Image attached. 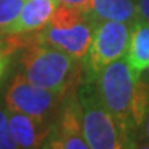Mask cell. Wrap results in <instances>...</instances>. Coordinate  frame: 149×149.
<instances>
[{
  "label": "cell",
  "instance_id": "cell-1",
  "mask_svg": "<svg viewBox=\"0 0 149 149\" xmlns=\"http://www.w3.org/2000/svg\"><path fill=\"white\" fill-rule=\"evenodd\" d=\"M80 59L59 48L35 42L21 57V73L31 83L65 95L80 83Z\"/></svg>",
  "mask_w": 149,
  "mask_h": 149
},
{
  "label": "cell",
  "instance_id": "cell-2",
  "mask_svg": "<svg viewBox=\"0 0 149 149\" xmlns=\"http://www.w3.org/2000/svg\"><path fill=\"white\" fill-rule=\"evenodd\" d=\"M86 142L91 149L130 148L124 130L100 98L95 83L84 80L76 88Z\"/></svg>",
  "mask_w": 149,
  "mask_h": 149
},
{
  "label": "cell",
  "instance_id": "cell-3",
  "mask_svg": "<svg viewBox=\"0 0 149 149\" xmlns=\"http://www.w3.org/2000/svg\"><path fill=\"white\" fill-rule=\"evenodd\" d=\"M95 24L76 7L59 4L46 26L40 29L35 42L59 48L76 59H81L90 48Z\"/></svg>",
  "mask_w": 149,
  "mask_h": 149
},
{
  "label": "cell",
  "instance_id": "cell-4",
  "mask_svg": "<svg viewBox=\"0 0 149 149\" xmlns=\"http://www.w3.org/2000/svg\"><path fill=\"white\" fill-rule=\"evenodd\" d=\"M138 77L139 74L130 68L126 57H123L102 68L94 80L101 101L124 130L130 146L135 144V137L128 127V119L134 86Z\"/></svg>",
  "mask_w": 149,
  "mask_h": 149
},
{
  "label": "cell",
  "instance_id": "cell-5",
  "mask_svg": "<svg viewBox=\"0 0 149 149\" xmlns=\"http://www.w3.org/2000/svg\"><path fill=\"white\" fill-rule=\"evenodd\" d=\"M133 24L120 21L97 22L90 48L83 61L84 80L94 81L97 74L108 64L126 57Z\"/></svg>",
  "mask_w": 149,
  "mask_h": 149
},
{
  "label": "cell",
  "instance_id": "cell-6",
  "mask_svg": "<svg viewBox=\"0 0 149 149\" xmlns=\"http://www.w3.org/2000/svg\"><path fill=\"white\" fill-rule=\"evenodd\" d=\"M64 97L55 91L33 84L22 73H17L7 88L6 104L10 111L19 112L42 122H50Z\"/></svg>",
  "mask_w": 149,
  "mask_h": 149
},
{
  "label": "cell",
  "instance_id": "cell-7",
  "mask_svg": "<svg viewBox=\"0 0 149 149\" xmlns=\"http://www.w3.org/2000/svg\"><path fill=\"white\" fill-rule=\"evenodd\" d=\"M43 148L88 149L83 134L81 109L76 88L68 91L57 111V119L51 123V131Z\"/></svg>",
  "mask_w": 149,
  "mask_h": 149
},
{
  "label": "cell",
  "instance_id": "cell-8",
  "mask_svg": "<svg viewBox=\"0 0 149 149\" xmlns=\"http://www.w3.org/2000/svg\"><path fill=\"white\" fill-rule=\"evenodd\" d=\"M58 6V0H25L17 19L11 25L4 28L0 35L14 36L39 32L48 24Z\"/></svg>",
  "mask_w": 149,
  "mask_h": 149
},
{
  "label": "cell",
  "instance_id": "cell-9",
  "mask_svg": "<svg viewBox=\"0 0 149 149\" xmlns=\"http://www.w3.org/2000/svg\"><path fill=\"white\" fill-rule=\"evenodd\" d=\"M10 133L18 148L43 146L51 131V123L42 122L33 117L7 109Z\"/></svg>",
  "mask_w": 149,
  "mask_h": 149
},
{
  "label": "cell",
  "instance_id": "cell-10",
  "mask_svg": "<svg viewBox=\"0 0 149 149\" xmlns=\"http://www.w3.org/2000/svg\"><path fill=\"white\" fill-rule=\"evenodd\" d=\"M87 15L94 24L101 21L134 24L139 19L135 0H93Z\"/></svg>",
  "mask_w": 149,
  "mask_h": 149
},
{
  "label": "cell",
  "instance_id": "cell-11",
  "mask_svg": "<svg viewBox=\"0 0 149 149\" xmlns=\"http://www.w3.org/2000/svg\"><path fill=\"white\" fill-rule=\"evenodd\" d=\"M126 61L135 73L146 69L149 65V22L137 19L131 26V36L126 53Z\"/></svg>",
  "mask_w": 149,
  "mask_h": 149
},
{
  "label": "cell",
  "instance_id": "cell-12",
  "mask_svg": "<svg viewBox=\"0 0 149 149\" xmlns=\"http://www.w3.org/2000/svg\"><path fill=\"white\" fill-rule=\"evenodd\" d=\"M149 111V86L144 79L139 76L135 86H134L133 100L130 105V119H128V127L130 131L135 137V131L142 127L145 116Z\"/></svg>",
  "mask_w": 149,
  "mask_h": 149
},
{
  "label": "cell",
  "instance_id": "cell-13",
  "mask_svg": "<svg viewBox=\"0 0 149 149\" xmlns=\"http://www.w3.org/2000/svg\"><path fill=\"white\" fill-rule=\"evenodd\" d=\"M25 0H0V32L19 15Z\"/></svg>",
  "mask_w": 149,
  "mask_h": 149
},
{
  "label": "cell",
  "instance_id": "cell-14",
  "mask_svg": "<svg viewBox=\"0 0 149 149\" xmlns=\"http://www.w3.org/2000/svg\"><path fill=\"white\" fill-rule=\"evenodd\" d=\"M18 148L15 141L10 133L8 126V112L0 109V149H14Z\"/></svg>",
  "mask_w": 149,
  "mask_h": 149
},
{
  "label": "cell",
  "instance_id": "cell-15",
  "mask_svg": "<svg viewBox=\"0 0 149 149\" xmlns=\"http://www.w3.org/2000/svg\"><path fill=\"white\" fill-rule=\"evenodd\" d=\"M59 4H66V6H70V7H76L81 10L83 13H88L91 7V1L93 0H58Z\"/></svg>",
  "mask_w": 149,
  "mask_h": 149
},
{
  "label": "cell",
  "instance_id": "cell-16",
  "mask_svg": "<svg viewBox=\"0 0 149 149\" xmlns=\"http://www.w3.org/2000/svg\"><path fill=\"white\" fill-rule=\"evenodd\" d=\"M138 18L142 21L149 22V0H135Z\"/></svg>",
  "mask_w": 149,
  "mask_h": 149
},
{
  "label": "cell",
  "instance_id": "cell-17",
  "mask_svg": "<svg viewBox=\"0 0 149 149\" xmlns=\"http://www.w3.org/2000/svg\"><path fill=\"white\" fill-rule=\"evenodd\" d=\"M10 53L11 51H8V48H6V47L3 48L0 46V80L4 76L6 70L8 68V57H10Z\"/></svg>",
  "mask_w": 149,
  "mask_h": 149
},
{
  "label": "cell",
  "instance_id": "cell-18",
  "mask_svg": "<svg viewBox=\"0 0 149 149\" xmlns=\"http://www.w3.org/2000/svg\"><path fill=\"white\" fill-rule=\"evenodd\" d=\"M142 137L145 138L146 142H149V111L145 116L144 123H142Z\"/></svg>",
  "mask_w": 149,
  "mask_h": 149
},
{
  "label": "cell",
  "instance_id": "cell-19",
  "mask_svg": "<svg viewBox=\"0 0 149 149\" xmlns=\"http://www.w3.org/2000/svg\"><path fill=\"white\" fill-rule=\"evenodd\" d=\"M148 72H149V65H148Z\"/></svg>",
  "mask_w": 149,
  "mask_h": 149
}]
</instances>
